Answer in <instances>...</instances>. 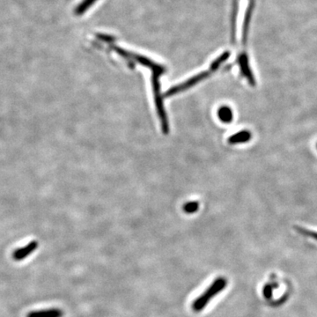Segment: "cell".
<instances>
[{
  "label": "cell",
  "instance_id": "6da1fadb",
  "mask_svg": "<svg viewBox=\"0 0 317 317\" xmlns=\"http://www.w3.org/2000/svg\"><path fill=\"white\" fill-rule=\"evenodd\" d=\"M227 286V279L223 277H220L213 281V284L206 289V292L196 299L195 301L192 304V308L195 312H200L204 307L207 306L210 300L213 299L215 295L223 291L224 288Z\"/></svg>",
  "mask_w": 317,
  "mask_h": 317
},
{
  "label": "cell",
  "instance_id": "7a4b0ae2",
  "mask_svg": "<svg viewBox=\"0 0 317 317\" xmlns=\"http://www.w3.org/2000/svg\"><path fill=\"white\" fill-rule=\"evenodd\" d=\"M229 56H230V53L228 52V51L223 53L221 56H219V57L212 64V66H211V68H210L209 70L206 71V72H203V73L199 74V75H197L195 77L192 78L191 80H187L184 83L181 84V85H179L177 87L171 88L170 90L168 91L167 95H174V94H177L179 92L185 90V89H187L188 87L194 86L196 83H198L199 81H201V80H204V79H206V77H207L211 73H213V72L216 70L217 68H219L220 65L223 63L224 61H226V60L229 57Z\"/></svg>",
  "mask_w": 317,
  "mask_h": 317
},
{
  "label": "cell",
  "instance_id": "3957f363",
  "mask_svg": "<svg viewBox=\"0 0 317 317\" xmlns=\"http://www.w3.org/2000/svg\"><path fill=\"white\" fill-rule=\"evenodd\" d=\"M38 247V242L36 240H33L31 242L27 244L25 247H20L16 250L14 251L13 253V258L15 261H21L26 258H28V256L36 250Z\"/></svg>",
  "mask_w": 317,
  "mask_h": 317
},
{
  "label": "cell",
  "instance_id": "277c9868",
  "mask_svg": "<svg viewBox=\"0 0 317 317\" xmlns=\"http://www.w3.org/2000/svg\"><path fill=\"white\" fill-rule=\"evenodd\" d=\"M64 312L59 308H49L44 310L32 311L27 317H63Z\"/></svg>",
  "mask_w": 317,
  "mask_h": 317
},
{
  "label": "cell",
  "instance_id": "5b68a950",
  "mask_svg": "<svg viewBox=\"0 0 317 317\" xmlns=\"http://www.w3.org/2000/svg\"><path fill=\"white\" fill-rule=\"evenodd\" d=\"M250 139L251 133L247 131H242L240 133H236L234 136L230 137L228 142L230 144L246 143Z\"/></svg>",
  "mask_w": 317,
  "mask_h": 317
},
{
  "label": "cell",
  "instance_id": "8992f818",
  "mask_svg": "<svg viewBox=\"0 0 317 317\" xmlns=\"http://www.w3.org/2000/svg\"><path fill=\"white\" fill-rule=\"evenodd\" d=\"M218 116L220 117L221 122H230L234 117V114L228 107H222L218 111Z\"/></svg>",
  "mask_w": 317,
  "mask_h": 317
},
{
  "label": "cell",
  "instance_id": "52a82bcc",
  "mask_svg": "<svg viewBox=\"0 0 317 317\" xmlns=\"http://www.w3.org/2000/svg\"><path fill=\"white\" fill-rule=\"evenodd\" d=\"M97 0H83L81 3L75 8L74 13L78 16L82 15L84 13H86L93 5H94Z\"/></svg>",
  "mask_w": 317,
  "mask_h": 317
},
{
  "label": "cell",
  "instance_id": "ba28073f",
  "mask_svg": "<svg viewBox=\"0 0 317 317\" xmlns=\"http://www.w3.org/2000/svg\"><path fill=\"white\" fill-rule=\"evenodd\" d=\"M297 231L300 233V234H302L304 236H307V237H311L317 240V232H314V231L307 230L305 228L302 227H297Z\"/></svg>",
  "mask_w": 317,
  "mask_h": 317
},
{
  "label": "cell",
  "instance_id": "9c48e42d",
  "mask_svg": "<svg viewBox=\"0 0 317 317\" xmlns=\"http://www.w3.org/2000/svg\"><path fill=\"white\" fill-rule=\"evenodd\" d=\"M199 203L191 202L185 205L184 207H183V210H184L185 213H196L197 210L199 209Z\"/></svg>",
  "mask_w": 317,
  "mask_h": 317
},
{
  "label": "cell",
  "instance_id": "30bf717a",
  "mask_svg": "<svg viewBox=\"0 0 317 317\" xmlns=\"http://www.w3.org/2000/svg\"><path fill=\"white\" fill-rule=\"evenodd\" d=\"M272 286H270V285L265 286V288H264V295H265V298H266V299H268V298L272 296Z\"/></svg>",
  "mask_w": 317,
  "mask_h": 317
},
{
  "label": "cell",
  "instance_id": "8fae6325",
  "mask_svg": "<svg viewBox=\"0 0 317 317\" xmlns=\"http://www.w3.org/2000/svg\"><path fill=\"white\" fill-rule=\"evenodd\" d=\"M316 147H317V146H316Z\"/></svg>",
  "mask_w": 317,
  "mask_h": 317
}]
</instances>
